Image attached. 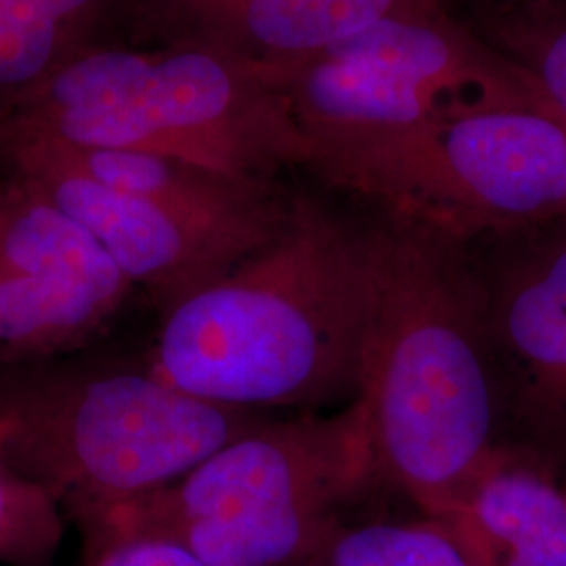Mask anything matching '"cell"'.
I'll return each mask as SVG.
<instances>
[{"label":"cell","mask_w":566,"mask_h":566,"mask_svg":"<svg viewBox=\"0 0 566 566\" xmlns=\"http://www.w3.org/2000/svg\"><path fill=\"white\" fill-rule=\"evenodd\" d=\"M361 382L376 474L439 518L500 449L476 269L418 229L367 238Z\"/></svg>","instance_id":"obj_1"},{"label":"cell","mask_w":566,"mask_h":566,"mask_svg":"<svg viewBox=\"0 0 566 566\" xmlns=\"http://www.w3.org/2000/svg\"><path fill=\"white\" fill-rule=\"evenodd\" d=\"M367 238L287 224L221 280L166 306L151 371L210 403L319 407L359 397Z\"/></svg>","instance_id":"obj_2"},{"label":"cell","mask_w":566,"mask_h":566,"mask_svg":"<svg viewBox=\"0 0 566 566\" xmlns=\"http://www.w3.org/2000/svg\"><path fill=\"white\" fill-rule=\"evenodd\" d=\"M259 422L151 369L36 371L0 382V460L86 531L177 483Z\"/></svg>","instance_id":"obj_3"},{"label":"cell","mask_w":566,"mask_h":566,"mask_svg":"<svg viewBox=\"0 0 566 566\" xmlns=\"http://www.w3.org/2000/svg\"><path fill=\"white\" fill-rule=\"evenodd\" d=\"M376 474L367 407L259 422L182 479L88 531L168 537L206 566H298Z\"/></svg>","instance_id":"obj_4"},{"label":"cell","mask_w":566,"mask_h":566,"mask_svg":"<svg viewBox=\"0 0 566 566\" xmlns=\"http://www.w3.org/2000/svg\"><path fill=\"white\" fill-rule=\"evenodd\" d=\"M13 154L21 177L84 224L128 282L151 290L164 308L221 280L285 231L264 206L208 210L107 187L36 137H23Z\"/></svg>","instance_id":"obj_5"},{"label":"cell","mask_w":566,"mask_h":566,"mask_svg":"<svg viewBox=\"0 0 566 566\" xmlns=\"http://www.w3.org/2000/svg\"><path fill=\"white\" fill-rule=\"evenodd\" d=\"M479 271L500 449L566 483V217Z\"/></svg>","instance_id":"obj_6"},{"label":"cell","mask_w":566,"mask_h":566,"mask_svg":"<svg viewBox=\"0 0 566 566\" xmlns=\"http://www.w3.org/2000/svg\"><path fill=\"white\" fill-rule=\"evenodd\" d=\"M130 287L97 238L36 185L0 191V367L78 348Z\"/></svg>","instance_id":"obj_7"},{"label":"cell","mask_w":566,"mask_h":566,"mask_svg":"<svg viewBox=\"0 0 566 566\" xmlns=\"http://www.w3.org/2000/svg\"><path fill=\"white\" fill-rule=\"evenodd\" d=\"M422 187L474 208L486 223L528 229L566 217V122L535 109L458 120Z\"/></svg>","instance_id":"obj_8"},{"label":"cell","mask_w":566,"mask_h":566,"mask_svg":"<svg viewBox=\"0 0 566 566\" xmlns=\"http://www.w3.org/2000/svg\"><path fill=\"white\" fill-rule=\"evenodd\" d=\"M470 566H566V489L497 449L439 518Z\"/></svg>","instance_id":"obj_9"},{"label":"cell","mask_w":566,"mask_h":566,"mask_svg":"<svg viewBox=\"0 0 566 566\" xmlns=\"http://www.w3.org/2000/svg\"><path fill=\"white\" fill-rule=\"evenodd\" d=\"M298 566H470L446 525L411 523L336 525Z\"/></svg>","instance_id":"obj_10"},{"label":"cell","mask_w":566,"mask_h":566,"mask_svg":"<svg viewBox=\"0 0 566 566\" xmlns=\"http://www.w3.org/2000/svg\"><path fill=\"white\" fill-rule=\"evenodd\" d=\"M392 0H248L245 25L271 49H329L382 20Z\"/></svg>","instance_id":"obj_11"},{"label":"cell","mask_w":566,"mask_h":566,"mask_svg":"<svg viewBox=\"0 0 566 566\" xmlns=\"http://www.w3.org/2000/svg\"><path fill=\"white\" fill-rule=\"evenodd\" d=\"M311 103L329 118L365 124H409L422 116V86L378 67L327 60L306 82Z\"/></svg>","instance_id":"obj_12"},{"label":"cell","mask_w":566,"mask_h":566,"mask_svg":"<svg viewBox=\"0 0 566 566\" xmlns=\"http://www.w3.org/2000/svg\"><path fill=\"white\" fill-rule=\"evenodd\" d=\"M325 53L329 60L371 65L418 86L443 76L451 65V49L441 34L390 18L334 42Z\"/></svg>","instance_id":"obj_13"},{"label":"cell","mask_w":566,"mask_h":566,"mask_svg":"<svg viewBox=\"0 0 566 566\" xmlns=\"http://www.w3.org/2000/svg\"><path fill=\"white\" fill-rule=\"evenodd\" d=\"M63 533V507L0 460V566L53 565Z\"/></svg>","instance_id":"obj_14"},{"label":"cell","mask_w":566,"mask_h":566,"mask_svg":"<svg viewBox=\"0 0 566 566\" xmlns=\"http://www.w3.org/2000/svg\"><path fill=\"white\" fill-rule=\"evenodd\" d=\"M154 60L126 51L84 55L60 67L44 91V114L99 112L135 102Z\"/></svg>","instance_id":"obj_15"},{"label":"cell","mask_w":566,"mask_h":566,"mask_svg":"<svg viewBox=\"0 0 566 566\" xmlns=\"http://www.w3.org/2000/svg\"><path fill=\"white\" fill-rule=\"evenodd\" d=\"M63 32L34 0H0V86L42 78L57 60Z\"/></svg>","instance_id":"obj_16"},{"label":"cell","mask_w":566,"mask_h":566,"mask_svg":"<svg viewBox=\"0 0 566 566\" xmlns=\"http://www.w3.org/2000/svg\"><path fill=\"white\" fill-rule=\"evenodd\" d=\"M88 566H206L181 544L143 531H109L91 537Z\"/></svg>","instance_id":"obj_17"},{"label":"cell","mask_w":566,"mask_h":566,"mask_svg":"<svg viewBox=\"0 0 566 566\" xmlns=\"http://www.w3.org/2000/svg\"><path fill=\"white\" fill-rule=\"evenodd\" d=\"M535 72L549 107L566 122V23L535 42Z\"/></svg>","instance_id":"obj_18"},{"label":"cell","mask_w":566,"mask_h":566,"mask_svg":"<svg viewBox=\"0 0 566 566\" xmlns=\"http://www.w3.org/2000/svg\"><path fill=\"white\" fill-rule=\"evenodd\" d=\"M46 15L67 28L70 21L78 20L82 13L95 4V0H34Z\"/></svg>","instance_id":"obj_19"},{"label":"cell","mask_w":566,"mask_h":566,"mask_svg":"<svg viewBox=\"0 0 566 566\" xmlns=\"http://www.w3.org/2000/svg\"><path fill=\"white\" fill-rule=\"evenodd\" d=\"M563 485H565V489H566V483H563Z\"/></svg>","instance_id":"obj_20"}]
</instances>
